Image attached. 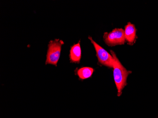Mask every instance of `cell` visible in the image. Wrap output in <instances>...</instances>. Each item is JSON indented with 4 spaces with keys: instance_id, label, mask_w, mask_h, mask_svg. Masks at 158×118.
<instances>
[{
    "instance_id": "52a82bcc",
    "label": "cell",
    "mask_w": 158,
    "mask_h": 118,
    "mask_svg": "<svg viewBox=\"0 0 158 118\" xmlns=\"http://www.w3.org/2000/svg\"><path fill=\"white\" fill-rule=\"evenodd\" d=\"M94 69L91 67H85L77 69L75 71V73L78 76L79 79L81 80L89 79L92 76Z\"/></svg>"
},
{
    "instance_id": "8992f818",
    "label": "cell",
    "mask_w": 158,
    "mask_h": 118,
    "mask_svg": "<svg viewBox=\"0 0 158 118\" xmlns=\"http://www.w3.org/2000/svg\"><path fill=\"white\" fill-rule=\"evenodd\" d=\"M81 47L80 41H79L78 43L74 44L71 47L69 55L70 62L75 63H79L81 59Z\"/></svg>"
},
{
    "instance_id": "277c9868",
    "label": "cell",
    "mask_w": 158,
    "mask_h": 118,
    "mask_svg": "<svg viewBox=\"0 0 158 118\" xmlns=\"http://www.w3.org/2000/svg\"><path fill=\"white\" fill-rule=\"evenodd\" d=\"M88 38L94 47L98 63L102 65L113 68L114 60L112 55L109 54L102 47L99 46L95 41L93 40L91 36H89Z\"/></svg>"
},
{
    "instance_id": "6da1fadb",
    "label": "cell",
    "mask_w": 158,
    "mask_h": 118,
    "mask_svg": "<svg viewBox=\"0 0 158 118\" xmlns=\"http://www.w3.org/2000/svg\"><path fill=\"white\" fill-rule=\"evenodd\" d=\"M111 55L113 58V76L114 83L118 89V96L122 95V90L127 85V80L129 74L131 71H127L120 62L116 54L112 50L110 51Z\"/></svg>"
},
{
    "instance_id": "5b68a950",
    "label": "cell",
    "mask_w": 158,
    "mask_h": 118,
    "mask_svg": "<svg viewBox=\"0 0 158 118\" xmlns=\"http://www.w3.org/2000/svg\"><path fill=\"white\" fill-rule=\"evenodd\" d=\"M125 37L126 41L129 45H133L135 43L136 36V28L133 24L128 22L125 26Z\"/></svg>"
},
{
    "instance_id": "7a4b0ae2",
    "label": "cell",
    "mask_w": 158,
    "mask_h": 118,
    "mask_svg": "<svg viewBox=\"0 0 158 118\" xmlns=\"http://www.w3.org/2000/svg\"><path fill=\"white\" fill-rule=\"evenodd\" d=\"M64 41L59 39L51 40L48 45L46 64H51L56 67L60 58L62 47Z\"/></svg>"
},
{
    "instance_id": "3957f363",
    "label": "cell",
    "mask_w": 158,
    "mask_h": 118,
    "mask_svg": "<svg viewBox=\"0 0 158 118\" xmlns=\"http://www.w3.org/2000/svg\"><path fill=\"white\" fill-rule=\"evenodd\" d=\"M103 39L109 47L124 45L126 42L124 30L122 28H114L110 32L104 33Z\"/></svg>"
}]
</instances>
